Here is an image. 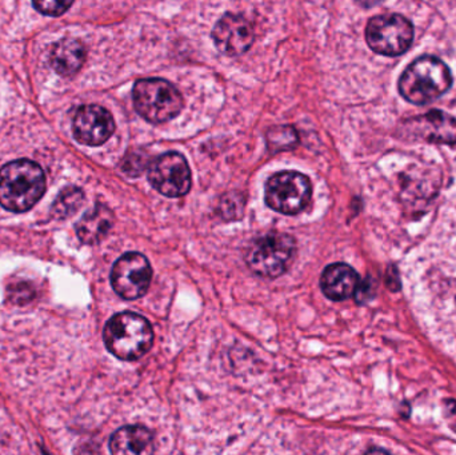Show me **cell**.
Instances as JSON below:
<instances>
[{"label": "cell", "instance_id": "12", "mask_svg": "<svg viewBox=\"0 0 456 455\" xmlns=\"http://www.w3.org/2000/svg\"><path fill=\"white\" fill-rule=\"evenodd\" d=\"M213 39L224 55H241L254 42V28L243 16L226 13L214 27Z\"/></svg>", "mask_w": 456, "mask_h": 455}, {"label": "cell", "instance_id": "17", "mask_svg": "<svg viewBox=\"0 0 456 455\" xmlns=\"http://www.w3.org/2000/svg\"><path fill=\"white\" fill-rule=\"evenodd\" d=\"M85 202V194L77 187H69L63 190L56 198L53 203V215L56 218H67L79 210L80 206Z\"/></svg>", "mask_w": 456, "mask_h": 455}, {"label": "cell", "instance_id": "18", "mask_svg": "<svg viewBox=\"0 0 456 455\" xmlns=\"http://www.w3.org/2000/svg\"><path fill=\"white\" fill-rule=\"evenodd\" d=\"M268 149L273 152L287 151L297 144V134L291 126H278L268 130Z\"/></svg>", "mask_w": 456, "mask_h": 455}, {"label": "cell", "instance_id": "13", "mask_svg": "<svg viewBox=\"0 0 456 455\" xmlns=\"http://www.w3.org/2000/svg\"><path fill=\"white\" fill-rule=\"evenodd\" d=\"M358 286V274L346 264H330L322 274V291L331 301H346L355 294Z\"/></svg>", "mask_w": 456, "mask_h": 455}, {"label": "cell", "instance_id": "5", "mask_svg": "<svg viewBox=\"0 0 456 455\" xmlns=\"http://www.w3.org/2000/svg\"><path fill=\"white\" fill-rule=\"evenodd\" d=\"M297 243L281 232H270L252 240L246 251V262L252 272L265 278L284 274L294 259Z\"/></svg>", "mask_w": 456, "mask_h": 455}, {"label": "cell", "instance_id": "15", "mask_svg": "<svg viewBox=\"0 0 456 455\" xmlns=\"http://www.w3.org/2000/svg\"><path fill=\"white\" fill-rule=\"evenodd\" d=\"M114 224V213L107 206L96 205L77 224L79 240L86 245L101 242Z\"/></svg>", "mask_w": 456, "mask_h": 455}, {"label": "cell", "instance_id": "16", "mask_svg": "<svg viewBox=\"0 0 456 455\" xmlns=\"http://www.w3.org/2000/svg\"><path fill=\"white\" fill-rule=\"evenodd\" d=\"M86 61V48L79 40L63 39L51 50L50 61L56 74L72 77L82 69Z\"/></svg>", "mask_w": 456, "mask_h": 455}, {"label": "cell", "instance_id": "6", "mask_svg": "<svg viewBox=\"0 0 456 455\" xmlns=\"http://www.w3.org/2000/svg\"><path fill=\"white\" fill-rule=\"evenodd\" d=\"M367 45L380 55L399 56L411 47L414 26L399 13H385L372 18L366 28Z\"/></svg>", "mask_w": 456, "mask_h": 455}, {"label": "cell", "instance_id": "7", "mask_svg": "<svg viewBox=\"0 0 456 455\" xmlns=\"http://www.w3.org/2000/svg\"><path fill=\"white\" fill-rule=\"evenodd\" d=\"M313 197L310 179L297 171H283L268 179L265 203L284 215L302 213Z\"/></svg>", "mask_w": 456, "mask_h": 455}, {"label": "cell", "instance_id": "4", "mask_svg": "<svg viewBox=\"0 0 456 455\" xmlns=\"http://www.w3.org/2000/svg\"><path fill=\"white\" fill-rule=\"evenodd\" d=\"M133 95L136 111L155 125L174 119L183 109L181 93L165 79L138 80Z\"/></svg>", "mask_w": 456, "mask_h": 455}, {"label": "cell", "instance_id": "21", "mask_svg": "<svg viewBox=\"0 0 456 455\" xmlns=\"http://www.w3.org/2000/svg\"><path fill=\"white\" fill-rule=\"evenodd\" d=\"M355 2L363 5V7H374V5L379 4L383 0H355Z\"/></svg>", "mask_w": 456, "mask_h": 455}, {"label": "cell", "instance_id": "11", "mask_svg": "<svg viewBox=\"0 0 456 455\" xmlns=\"http://www.w3.org/2000/svg\"><path fill=\"white\" fill-rule=\"evenodd\" d=\"M114 130L112 115L96 104L80 107L72 122L75 139L86 146H101L106 143Z\"/></svg>", "mask_w": 456, "mask_h": 455}, {"label": "cell", "instance_id": "10", "mask_svg": "<svg viewBox=\"0 0 456 455\" xmlns=\"http://www.w3.org/2000/svg\"><path fill=\"white\" fill-rule=\"evenodd\" d=\"M401 131L406 136L422 139L428 143H456V119L441 110H434L428 114L410 118L409 120L402 123Z\"/></svg>", "mask_w": 456, "mask_h": 455}, {"label": "cell", "instance_id": "9", "mask_svg": "<svg viewBox=\"0 0 456 455\" xmlns=\"http://www.w3.org/2000/svg\"><path fill=\"white\" fill-rule=\"evenodd\" d=\"M149 181L166 197H183L191 189V170L183 155L167 152L150 165Z\"/></svg>", "mask_w": 456, "mask_h": 455}, {"label": "cell", "instance_id": "2", "mask_svg": "<svg viewBox=\"0 0 456 455\" xmlns=\"http://www.w3.org/2000/svg\"><path fill=\"white\" fill-rule=\"evenodd\" d=\"M452 85V69L442 59L425 55L412 61L399 79L401 95L410 103L423 106L450 90Z\"/></svg>", "mask_w": 456, "mask_h": 455}, {"label": "cell", "instance_id": "14", "mask_svg": "<svg viewBox=\"0 0 456 455\" xmlns=\"http://www.w3.org/2000/svg\"><path fill=\"white\" fill-rule=\"evenodd\" d=\"M110 451L119 455L151 454L154 451L152 433L139 425L122 427L110 440Z\"/></svg>", "mask_w": 456, "mask_h": 455}, {"label": "cell", "instance_id": "20", "mask_svg": "<svg viewBox=\"0 0 456 455\" xmlns=\"http://www.w3.org/2000/svg\"><path fill=\"white\" fill-rule=\"evenodd\" d=\"M244 200L241 199L240 195L228 194L222 199L221 214L226 219H238L243 214Z\"/></svg>", "mask_w": 456, "mask_h": 455}, {"label": "cell", "instance_id": "1", "mask_svg": "<svg viewBox=\"0 0 456 455\" xmlns=\"http://www.w3.org/2000/svg\"><path fill=\"white\" fill-rule=\"evenodd\" d=\"M45 191V175L37 163L13 160L0 168V205L12 213L34 207Z\"/></svg>", "mask_w": 456, "mask_h": 455}, {"label": "cell", "instance_id": "3", "mask_svg": "<svg viewBox=\"0 0 456 455\" xmlns=\"http://www.w3.org/2000/svg\"><path fill=\"white\" fill-rule=\"evenodd\" d=\"M104 344L115 357L136 361L149 353L154 344V331L146 318L135 313H119L107 322Z\"/></svg>", "mask_w": 456, "mask_h": 455}, {"label": "cell", "instance_id": "8", "mask_svg": "<svg viewBox=\"0 0 456 455\" xmlns=\"http://www.w3.org/2000/svg\"><path fill=\"white\" fill-rule=\"evenodd\" d=\"M152 269L149 259L139 253H128L115 262L111 285L122 298L133 301L141 298L151 285Z\"/></svg>", "mask_w": 456, "mask_h": 455}, {"label": "cell", "instance_id": "19", "mask_svg": "<svg viewBox=\"0 0 456 455\" xmlns=\"http://www.w3.org/2000/svg\"><path fill=\"white\" fill-rule=\"evenodd\" d=\"M35 10L43 15L61 16L71 7L74 0H32Z\"/></svg>", "mask_w": 456, "mask_h": 455}]
</instances>
